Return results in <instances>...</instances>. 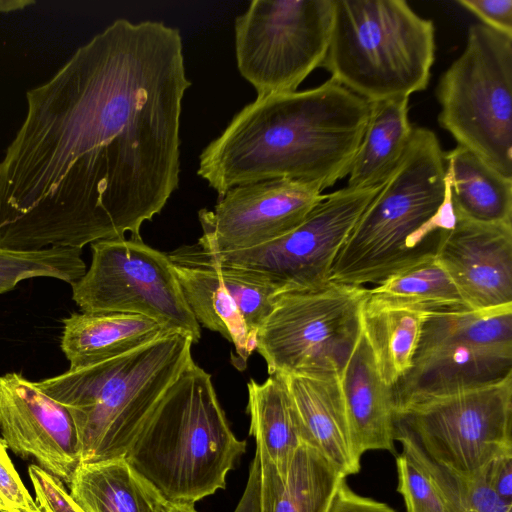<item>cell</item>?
<instances>
[{
    "mask_svg": "<svg viewBox=\"0 0 512 512\" xmlns=\"http://www.w3.org/2000/svg\"><path fill=\"white\" fill-rule=\"evenodd\" d=\"M329 512H395L382 502L362 497L352 491L344 479L335 494Z\"/></svg>",
    "mask_w": 512,
    "mask_h": 512,
    "instance_id": "obj_35",
    "label": "cell"
},
{
    "mask_svg": "<svg viewBox=\"0 0 512 512\" xmlns=\"http://www.w3.org/2000/svg\"><path fill=\"white\" fill-rule=\"evenodd\" d=\"M334 0H254L235 20L237 67L258 96L297 91L327 53Z\"/></svg>",
    "mask_w": 512,
    "mask_h": 512,
    "instance_id": "obj_11",
    "label": "cell"
},
{
    "mask_svg": "<svg viewBox=\"0 0 512 512\" xmlns=\"http://www.w3.org/2000/svg\"><path fill=\"white\" fill-rule=\"evenodd\" d=\"M0 431L14 454L33 458L70 485L79 465L73 421L61 404L16 372L0 376Z\"/></svg>",
    "mask_w": 512,
    "mask_h": 512,
    "instance_id": "obj_15",
    "label": "cell"
},
{
    "mask_svg": "<svg viewBox=\"0 0 512 512\" xmlns=\"http://www.w3.org/2000/svg\"><path fill=\"white\" fill-rule=\"evenodd\" d=\"M260 463L261 512H329L346 479L318 450L302 444L285 474L256 448Z\"/></svg>",
    "mask_w": 512,
    "mask_h": 512,
    "instance_id": "obj_20",
    "label": "cell"
},
{
    "mask_svg": "<svg viewBox=\"0 0 512 512\" xmlns=\"http://www.w3.org/2000/svg\"><path fill=\"white\" fill-rule=\"evenodd\" d=\"M435 258L472 310L512 304V224L456 217Z\"/></svg>",
    "mask_w": 512,
    "mask_h": 512,
    "instance_id": "obj_16",
    "label": "cell"
},
{
    "mask_svg": "<svg viewBox=\"0 0 512 512\" xmlns=\"http://www.w3.org/2000/svg\"><path fill=\"white\" fill-rule=\"evenodd\" d=\"M481 475L499 497L512 503V454L501 455L491 460Z\"/></svg>",
    "mask_w": 512,
    "mask_h": 512,
    "instance_id": "obj_34",
    "label": "cell"
},
{
    "mask_svg": "<svg viewBox=\"0 0 512 512\" xmlns=\"http://www.w3.org/2000/svg\"><path fill=\"white\" fill-rule=\"evenodd\" d=\"M303 427L306 444L318 450L343 476L359 472L338 377L280 375Z\"/></svg>",
    "mask_w": 512,
    "mask_h": 512,
    "instance_id": "obj_18",
    "label": "cell"
},
{
    "mask_svg": "<svg viewBox=\"0 0 512 512\" xmlns=\"http://www.w3.org/2000/svg\"><path fill=\"white\" fill-rule=\"evenodd\" d=\"M396 466L397 490L407 512H452L429 476L403 449L396 455Z\"/></svg>",
    "mask_w": 512,
    "mask_h": 512,
    "instance_id": "obj_31",
    "label": "cell"
},
{
    "mask_svg": "<svg viewBox=\"0 0 512 512\" xmlns=\"http://www.w3.org/2000/svg\"><path fill=\"white\" fill-rule=\"evenodd\" d=\"M484 26L512 36V0H457Z\"/></svg>",
    "mask_w": 512,
    "mask_h": 512,
    "instance_id": "obj_33",
    "label": "cell"
},
{
    "mask_svg": "<svg viewBox=\"0 0 512 512\" xmlns=\"http://www.w3.org/2000/svg\"><path fill=\"white\" fill-rule=\"evenodd\" d=\"M444 159L456 217L512 224V179L460 145L444 153Z\"/></svg>",
    "mask_w": 512,
    "mask_h": 512,
    "instance_id": "obj_24",
    "label": "cell"
},
{
    "mask_svg": "<svg viewBox=\"0 0 512 512\" xmlns=\"http://www.w3.org/2000/svg\"><path fill=\"white\" fill-rule=\"evenodd\" d=\"M365 306L402 308L424 315L472 310L435 257L369 289Z\"/></svg>",
    "mask_w": 512,
    "mask_h": 512,
    "instance_id": "obj_26",
    "label": "cell"
},
{
    "mask_svg": "<svg viewBox=\"0 0 512 512\" xmlns=\"http://www.w3.org/2000/svg\"><path fill=\"white\" fill-rule=\"evenodd\" d=\"M368 292L329 281L277 295L256 335L268 374L340 379L362 333Z\"/></svg>",
    "mask_w": 512,
    "mask_h": 512,
    "instance_id": "obj_9",
    "label": "cell"
},
{
    "mask_svg": "<svg viewBox=\"0 0 512 512\" xmlns=\"http://www.w3.org/2000/svg\"><path fill=\"white\" fill-rule=\"evenodd\" d=\"M0 438V500L12 511L40 512L31 494L22 482Z\"/></svg>",
    "mask_w": 512,
    "mask_h": 512,
    "instance_id": "obj_32",
    "label": "cell"
},
{
    "mask_svg": "<svg viewBox=\"0 0 512 512\" xmlns=\"http://www.w3.org/2000/svg\"><path fill=\"white\" fill-rule=\"evenodd\" d=\"M413 128L408 97L370 102L368 122L346 187L364 189L384 183L406 152Z\"/></svg>",
    "mask_w": 512,
    "mask_h": 512,
    "instance_id": "obj_22",
    "label": "cell"
},
{
    "mask_svg": "<svg viewBox=\"0 0 512 512\" xmlns=\"http://www.w3.org/2000/svg\"><path fill=\"white\" fill-rule=\"evenodd\" d=\"M455 223L440 142L433 131L413 128L406 152L336 257L329 281L377 286L434 258Z\"/></svg>",
    "mask_w": 512,
    "mask_h": 512,
    "instance_id": "obj_3",
    "label": "cell"
},
{
    "mask_svg": "<svg viewBox=\"0 0 512 512\" xmlns=\"http://www.w3.org/2000/svg\"><path fill=\"white\" fill-rule=\"evenodd\" d=\"M438 122L458 145L512 179V36L471 25L439 79Z\"/></svg>",
    "mask_w": 512,
    "mask_h": 512,
    "instance_id": "obj_8",
    "label": "cell"
},
{
    "mask_svg": "<svg viewBox=\"0 0 512 512\" xmlns=\"http://www.w3.org/2000/svg\"><path fill=\"white\" fill-rule=\"evenodd\" d=\"M383 184L324 194L296 228L261 246L212 255L197 249L211 263L264 275L281 293L320 287L329 282L336 257Z\"/></svg>",
    "mask_w": 512,
    "mask_h": 512,
    "instance_id": "obj_13",
    "label": "cell"
},
{
    "mask_svg": "<svg viewBox=\"0 0 512 512\" xmlns=\"http://www.w3.org/2000/svg\"><path fill=\"white\" fill-rule=\"evenodd\" d=\"M246 451L232 432L212 377L193 360L168 388L125 454L165 501L192 504L226 487Z\"/></svg>",
    "mask_w": 512,
    "mask_h": 512,
    "instance_id": "obj_4",
    "label": "cell"
},
{
    "mask_svg": "<svg viewBox=\"0 0 512 512\" xmlns=\"http://www.w3.org/2000/svg\"><path fill=\"white\" fill-rule=\"evenodd\" d=\"M249 433L280 474L306 437L286 384L280 375H269L262 383H247Z\"/></svg>",
    "mask_w": 512,
    "mask_h": 512,
    "instance_id": "obj_25",
    "label": "cell"
},
{
    "mask_svg": "<svg viewBox=\"0 0 512 512\" xmlns=\"http://www.w3.org/2000/svg\"><path fill=\"white\" fill-rule=\"evenodd\" d=\"M512 376V304L426 315L411 368L392 386L395 411Z\"/></svg>",
    "mask_w": 512,
    "mask_h": 512,
    "instance_id": "obj_7",
    "label": "cell"
},
{
    "mask_svg": "<svg viewBox=\"0 0 512 512\" xmlns=\"http://www.w3.org/2000/svg\"><path fill=\"white\" fill-rule=\"evenodd\" d=\"M435 50L433 22L404 0H334L321 67L369 102L409 98L427 88Z\"/></svg>",
    "mask_w": 512,
    "mask_h": 512,
    "instance_id": "obj_6",
    "label": "cell"
},
{
    "mask_svg": "<svg viewBox=\"0 0 512 512\" xmlns=\"http://www.w3.org/2000/svg\"><path fill=\"white\" fill-rule=\"evenodd\" d=\"M161 512H197L192 504L172 503L165 501Z\"/></svg>",
    "mask_w": 512,
    "mask_h": 512,
    "instance_id": "obj_38",
    "label": "cell"
},
{
    "mask_svg": "<svg viewBox=\"0 0 512 512\" xmlns=\"http://www.w3.org/2000/svg\"><path fill=\"white\" fill-rule=\"evenodd\" d=\"M369 114V101L331 78L303 91L257 96L204 148L197 173L219 197L270 179L324 191L348 175Z\"/></svg>",
    "mask_w": 512,
    "mask_h": 512,
    "instance_id": "obj_2",
    "label": "cell"
},
{
    "mask_svg": "<svg viewBox=\"0 0 512 512\" xmlns=\"http://www.w3.org/2000/svg\"><path fill=\"white\" fill-rule=\"evenodd\" d=\"M168 256L198 324L233 343L236 356L232 363L243 370L256 349V336L247 327L217 270L197 254L194 246H184Z\"/></svg>",
    "mask_w": 512,
    "mask_h": 512,
    "instance_id": "obj_19",
    "label": "cell"
},
{
    "mask_svg": "<svg viewBox=\"0 0 512 512\" xmlns=\"http://www.w3.org/2000/svg\"><path fill=\"white\" fill-rule=\"evenodd\" d=\"M396 441L425 471L440 491L452 512H512V503L504 501L480 474L463 476L431 460L415 440L396 424Z\"/></svg>",
    "mask_w": 512,
    "mask_h": 512,
    "instance_id": "obj_28",
    "label": "cell"
},
{
    "mask_svg": "<svg viewBox=\"0 0 512 512\" xmlns=\"http://www.w3.org/2000/svg\"><path fill=\"white\" fill-rule=\"evenodd\" d=\"M395 421L437 464L480 474L494 458L512 454V376L407 406Z\"/></svg>",
    "mask_w": 512,
    "mask_h": 512,
    "instance_id": "obj_12",
    "label": "cell"
},
{
    "mask_svg": "<svg viewBox=\"0 0 512 512\" xmlns=\"http://www.w3.org/2000/svg\"><path fill=\"white\" fill-rule=\"evenodd\" d=\"M0 512H25V511H12V510H8V509L2 507V508H0Z\"/></svg>",
    "mask_w": 512,
    "mask_h": 512,
    "instance_id": "obj_39",
    "label": "cell"
},
{
    "mask_svg": "<svg viewBox=\"0 0 512 512\" xmlns=\"http://www.w3.org/2000/svg\"><path fill=\"white\" fill-rule=\"evenodd\" d=\"M92 261L71 284L82 313H126L149 318L167 333L201 337L169 256L142 239H105L91 244Z\"/></svg>",
    "mask_w": 512,
    "mask_h": 512,
    "instance_id": "obj_10",
    "label": "cell"
},
{
    "mask_svg": "<svg viewBox=\"0 0 512 512\" xmlns=\"http://www.w3.org/2000/svg\"><path fill=\"white\" fill-rule=\"evenodd\" d=\"M317 186L290 179L237 185L219 197L213 211H199V248L223 254L261 246L296 228L321 201Z\"/></svg>",
    "mask_w": 512,
    "mask_h": 512,
    "instance_id": "obj_14",
    "label": "cell"
},
{
    "mask_svg": "<svg viewBox=\"0 0 512 512\" xmlns=\"http://www.w3.org/2000/svg\"><path fill=\"white\" fill-rule=\"evenodd\" d=\"M68 488L84 512H161L165 502L125 457L79 464Z\"/></svg>",
    "mask_w": 512,
    "mask_h": 512,
    "instance_id": "obj_23",
    "label": "cell"
},
{
    "mask_svg": "<svg viewBox=\"0 0 512 512\" xmlns=\"http://www.w3.org/2000/svg\"><path fill=\"white\" fill-rule=\"evenodd\" d=\"M339 381L357 455L361 458L370 450L395 453L396 411L392 386L381 379L363 332Z\"/></svg>",
    "mask_w": 512,
    "mask_h": 512,
    "instance_id": "obj_17",
    "label": "cell"
},
{
    "mask_svg": "<svg viewBox=\"0 0 512 512\" xmlns=\"http://www.w3.org/2000/svg\"><path fill=\"white\" fill-rule=\"evenodd\" d=\"M197 254L218 272L221 282L236 303L247 327L256 336L270 315L281 290L264 275L233 267L214 264Z\"/></svg>",
    "mask_w": 512,
    "mask_h": 512,
    "instance_id": "obj_30",
    "label": "cell"
},
{
    "mask_svg": "<svg viewBox=\"0 0 512 512\" xmlns=\"http://www.w3.org/2000/svg\"><path fill=\"white\" fill-rule=\"evenodd\" d=\"M234 512H261L260 463L256 453L250 465L244 493Z\"/></svg>",
    "mask_w": 512,
    "mask_h": 512,
    "instance_id": "obj_36",
    "label": "cell"
},
{
    "mask_svg": "<svg viewBox=\"0 0 512 512\" xmlns=\"http://www.w3.org/2000/svg\"><path fill=\"white\" fill-rule=\"evenodd\" d=\"M425 316L402 308H369L364 304L362 332L385 384L393 386L411 368Z\"/></svg>",
    "mask_w": 512,
    "mask_h": 512,
    "instance_id": "obj_27",
    "label": "cell"
},
{
    "mask_svg": "<svg viewBox=\"0 0 512 512\" xmlns=\"http://www.w3.org/2000/svg\"><path fill=\"white\" fill-rule=\"evenodd\" d=\"M165 334L155 321L139 315L73 313L63 320L61 349L75 369L122 356Z\"/></svg>",
    "mask_w": 512,
    "mask_h": 512,
    "instance_id": "obj_21",
    "label": "cell"
},
{
    "mask_svg": "<svg viewBox=\"0 0 512 512\" xmlns=\"http://www.w3.org/2000/svg\"><path fill=\"white\" fill-rule=\"evenodd\" d=\"M82 249L50 247L34 251L0 247V294L19 282L36 277L59 279L72 284L86 272Z\"/></svg>",
    "mask_w": 512,
    "mask_h": 512,
    "instance_id": "obj_29",
    "label": "cell"
},
{
    "mask_svg": "<svg viewBox=\"0 0 512 512\" xmlns=\"http://www.w3.org/2000/svg\"><path fill=\"white\" fill-rule=\"evenodd\" d=\"M4 507L2 501L0 500V508Z\"/></svg>",
    "mask_w": 512,
    "mask_h": 512,
    "instance_id": "obj_40",
    "label": "cell"
},
{
    "mask_svg": "<svg viewBox=\"0 0 512 512\" xmlns=\"http://www.w3.org/2000/svg\"><path fill=\"white\" fill-rule=\"evenodd\" d=\"M180 31L117 19L45 83L0 162V247L141 239L179 186Z\"/></svg>",
    "mask_w": 512,
    "mask_h": 512,
    "instance_id": "obj_1",
    "label": "cell"
},
{
    "mask_svg": "<svg viewBox=\"0 0 512 512\" xmlns=\"http://www.w3.org/2000/svg\"><path fill=\"white\" fill-rule=\"evenodd\" d=\"M34 4L33 0H0V13L22 10Z\"/></svg>",
    "mask_w": 512,
    "mask_h": 512,
    "instance_id": "obj_37",
    "label": "cell"
},
{
    "mask_svg": "<svg viewBox=\"0 0 512 512\" xmlns=\"http://www.w3.org/2000/svg\"><path fill=\"white\" fill-rule=\"evenodd\" d=\"M191 337L167 333L122 356L34 382L69 413L79 464L124 457L192 359Z\"/></svg>",
    "mask_w": 512,
    "mask_h": 512,
    "instance_id": "obj_5",
    "label": "cell"
}]
</instances>
